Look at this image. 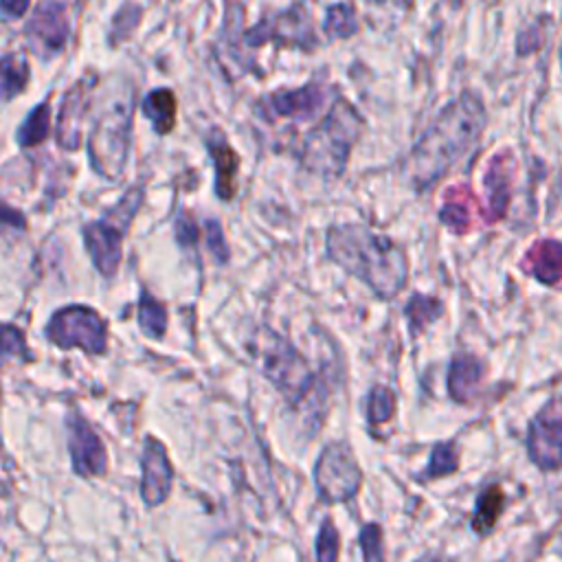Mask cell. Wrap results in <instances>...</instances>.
<instances>
[{
	"label": "cell",
	"instance_id": "cell-11",
	"mask_svg": "<svg viewBox=\"0 0 562 562\" xmlns=\"http://www.w3.org/2000/svg\"><path fill=\"white\" fill-rule=\"evenodd\" d=\"M24 35L31 48L48 59L64 50L70 37V20L68 4L64 2H37L33 7L31 18L24 24Z\"/></svg>",
	"mask_w": 562,
	"mask_h": 562
},
{
	"label": "cell",
	"instance_id": "cell-13",
	"mask_svg": "<svg viewBox=\"0 0 562 562\" xmlns=\"http://www.w3.org/2000/svg\"><path fill=\"white\" fill-rule=\"evenodd\" d=\"M94 86H97V75L86 72L66 90L57 112V125H55V138L61 149H77L81 145L83 119L90 108V97Z\"/></svg>",
	"mask_w": 562,
	"mask_h": 562
},
{
	"label": "cell",
	"instance_id": "cell-5",
	"mask_svg": "<svg viewBox=\"0 0 562 562\" xmlns=\"http://www.w3.org/2000/svg\"><path fill=\"white\" fill-rule=\"evenodd\" d=\"M261 373L281 391L292 406L316 402V378L310 362L283 336L261 329L255 342Z\"/></svg>",
	"mask_w": 562,
	"mask_h": 562
},
{
	"label": "cell",
	"instance_id": "cell-1",
	"mask_svg": "<svg viewBox=\"0 0 562 562\" xmlns=\"http://www.w3.org/2000/svg\"><path fill=\"white\" fill-rule=\"evenodd\" d=\"M485 127L483 101L463 90L424 130L404 160V176L417 191L432 187L479 140Z\"/></svg>",
	"mask_w": 562,
	"mask_h": 562
},
{
	"label": "cell",
	"instance_id": "cell-37",
	"mask_svg": "<svg viewBox=\"0 0 562 562\" xmlns=\"http://www.w3.org/2000/svg\"><path fill=\"white\" fill-rule=\"evenodd\" d=\"M415 562H443V558L437 555V553H428V555H424V558H417Z\"/></svg>",
	"mask_w": 562,
	"mask_h": 562
},
{
	"label": "cell",
	"instance_id": "cell-8",
	"mask_svg": "<svg viewBox=\"0 0 562 562\" xmlns=\"http://www.w3.org/2000/svg\"><path fill=\"white\" fill-rule=\"evenodd\" d=\"M46 338L59 349H83L103 353L108 349V325L97 310L88 305H66L46 323Z\"/></svg>",
	"mask_w": 562,
	"mask_h": 562
},
{
	"label": "cell",
	"instance_id": "cell-10",
	"mask_svg": "<svg viewBox=\"0 0 562 562\" xmlns=\"http://www.w3.org/2000/svg\"><path fill=\"white\" fill-rule=\"evenodd\" d=\"M527 452L540 470H562V397L549 400L529 422Z\"/></svg>",
	"mask_w": 562,
	"mask_h": 562
},
{
	"label": "cell",
	"instance_id": "cell-17",
	"mask_svg": "<svg viewBox=\"0 0 562 562\" xmlns=\"http://www.w3.org/2000/svg\"><path fill=\"white\" fill-rule=\"evenodd\" d=\"M520 268L536 281L562 288V241L540 239L525 252Z\"/></svg>",
	"mask_w": 562,
	"mask_h": 562
},
{
	"label": "cell",
	"instance_id": "cell-34",
	"mask_svg": "<svg viewBox=\"0 0 562 562\" xmlns=\"http://www.w3.org/2000/svg\"><path fill=\"white\" fill-rule=\"evenodd\" d=\"M2 353H4V358L22 356L24 360H33V356L29 353L24 334L13 325H4V329H2Z\"/></svg>",
	"mask_w": 562,
	"mask_h": 562
},
{
	"label": "cell",
	"instance_id": "cell-15",
	"mask_svg": "<svg viewBox=\"0 0 562 562\" xmlns=\"http://www.w3.org/2000/svg\"><path fill=\"white\" fill-rule=\"evenodd\" d=\"M327 99V90L312 81L294 90H274L266 94L259 105L268 119H307L321 110Z\"/></svg>",
	"mask_w": 562,
	"mask_h": 562
},
{
	"label": "cell",
	"instance_id": "cell-18",
	"mask_svg": "<svg viewBox=\"0 0 562 562\" xmlns=\"http://www.w3.org/2000/svg\"><path fill=\"white\" fill-rule=\"evenodd\" d=\"M509 173H512V154L498 151L485 171L483 184L487 191V211L485 222H496L505 215L509 204Z\"/></svg>",
	"mask_w": 562,
	"mask_h": 562
},
{
	"label": "cell",
	"instance_id": "cell-4",
	"mask_svg": "<svg viewBox=\"0 0 562 562\" xmlns=\"http://www.w3.org/2000/svg\"><path fill=\"white\" fill-rule=\"evenodd\" d=\"M362 125L358 110L338 97L327 114L303 136L299 151L303 167L325 178L340 176Z\"/></svg>",
	"mask_w": 562,
	"mask_h": 562
},
{
	"label": "cell",
	"instance_id": "cell-33",
	"mask_svg": "<svg viewBox=\"0 0 562 562\" xmlns=\"http://www.w3.org/2000/svg\"><path fill=\"white\" fill-rule=\"evenodd\" d=\"M173 228H176V239H178V244H180L184 250H193V255H195V244H198L200 231H198V224H195V220L191 217V213H189L187 209H182V211L178 213Z\"/></svg>",
	"mask_w": 562,
	"mask_h": 562
},
{
	"label": "cell",
	"instance_id": "cell-7",
	"mask_svg": "<svg viewBox=\"0 0 562 562\" xmlns=\"http://www.w3.org/2000/svg\"><path fill=\"white\" fill-rule=\"evenodd\" d=\"M314 483L325 505L351 501L362 485V470L347 441L327 443L314 465Z\"/></svg>",
	"mask_w": 562,
	"mask_h": 562
},
{
	"label": "cell",
	"instance_id": "cell-2",
	"mask_svg": "<svg viewBox=\"0 0 562 562\" xmlns=\"http://www.w3.org/2000/svg\"><path fill=\"white\" fill-rule=\"evenodd\" d=\"M327 252L375 296L395 299L408 279L406 250L389 235L362 224H338L327 231Z\"/></svg>",
	"mask_w": 562,
	"mask_h": 562
},
{
	"label": "cell",
	"instance_id": "cell-36",
	"mask_svg": "<svg viewBox=\"0 0 562 562\" xmlns=\"http://www.w3.org/2000/svg\"><path fill=\"white\" fill-rule=\"evenodd\" d=\"M29 2L26 0H22V2H11V0H4L2 2V15L7 18V20H11V18H20L24 11H29Z\"/></svg>",
	"mask_w": 562,
	"mask_h": 562
},
{
	"label": "cell",
	"instance_id": "cell-6",
	"mask_svg": "<svg viewBox=\"0 0 562 562\" xmlns=\"http://www.w3.org/2000/svg\"><path fill=\"white\" fill-rule=\"evenodd\" d=\"M140 202H143V189L132 187L114 206L108 209L105 217L94 220L83 226L86 250H88L94 268L108 279L114 277L119 270V263L123 257L121 244H123L127 226H130L132 217L136 215Z\"/></svg>",
	"mask_w": 562,
	"mask_h": 562
},
{
	"label": "cell",
	"instance_id": "cell-22",
	"mask_svg": "<svg viewBox=\"0 0 562 562\" xmlns=\"http://www.w3.org/2000/svg\"><path fill=\"white\" fill-rule=\"evenodd\" d=\"M503 507H505V492L501 485H487L479 496H476V505H474V514H472V531L479 533V536H487L501 514H503Z\"/></svg>",
	"mask_w": 562,
	"mask_h": 562
},
{
	"label": "cell",
	"instance_id": "cell-12",
	"mask_svg": "<svg viewBox=\"0 0 562 562\" xmlns=\"http://www.w3.org/2000/svg\"><path fill=\"white\" fill-rule=\"evenodd\" d=\"M66 430L72 472L81 479L103 476L108 472V450L94 428L79 413H68Z\"/></svg>",
	"mask_w": 562,
	"mask_h": 562
},
{
	"label": "cell",
	"instance_id": "cell-27",
	"mask_svg": "<svg viewBox=\"0 0 562 562\" xmlns=\"http://www.w3.org/2000/svg\"><path fill=\"white\" fill-rule=\"evenodd\" d=\"M323 31L329 37H351L358 31V13L349 2L329 4L323 20Z\"/></svg>",
	"mask_w": 562,
	"mask_h": 562
},
{
	"label": "cell",
	"instance_id": "cell-26",
	"mask_svg": "<svg viewBox=\"0 0 562 562\" xmlns=\"http://www.w3.org/2000/svg\"><path fill=\"white\" fill-rule=\"evenodd\" d=\"M138 327L149 338H160L167 329V310L149 292H143L138 299Z\"/></svg>",
	"mask_w": 562,
	"mask_h": 562
},
{
	"label": "cell",
	"instance_id": "cell-28",
	"mask_svg": "<svg viewBox=\"0 0 562 562\" xmlns=\"http://www.w3.org/2000/svg\"><path fill=\"white\" fill-rule=\"evenodd\" d=\"M459 468V454H457V448L452 441H443V443H437L430 452V459H428V465L426 470L422 472V481H432V479H441V476H448L452 472H457Z\"/></svg>",
	"mask_w": 562,
	"mask_h": 562
},
{
	"label": "cell",
	"instance_id": "cell-24",
	"mask_svg": "<svg viewBox=\"0 0 562 562\" xmlns=\"http://www.w3.org/2000/svg\"><path fill=\"white\" fill-rule=\"evenodd\" d=\"M48 134H50V105L48 101H42L26 114V119L15 132V138L22 147H33L46 140Z\"/></svg>",
	"mask_w": 562,
	"mask_h": 562
},
{
	"label": "cell",
	"instance_id": "cell-16",
	"mask_svg": "<svg viewBox=\"0 0 562 562\" xmlns=\"http://www.w3.org/2000/svg\"><path fill=\"white\" fill-rule=\"evenodd\" d=\"M204 145L213 160L215 171V193L220 200L228 202L237 195V176H239V154L228 143L226 134L220 127H211L204 136Z\"/></svg>",
	"mask_w": 562,
	"mask_h": 562
},
{
	"label": "cell",
	"instance_id": "cell-38",
	"mask_svg": "<svg viewBox=\"0 0 562 562\" xmlns=\"http://www.w3.org/2000/svg\"><path fill=\"white\" fill-rule=\"evenodd\" d=\"M560 64H562V44H560Z\"/></svg>",
	"mask_w": 562,
	"mask_h": 562
},
{
	"label": "cell",
	"instance_id": "cell-9",
	"mask_svg": "<svg viewBox=\"0 0 562 562\" xmlns=\"http://www.w3.org/2000/svg\"><path fill=\"white\" fill-rule=\"evenodd\" d=\"M241 40L250 48L268 42L303 50H312L316 46V33L305 4H290L274 15H261L257 24L241 33Z\"/></svg>",
	"mask_w": 562,
	"mask_h": 562
},
{
	"label": "cell",
	"instance_id": "cell-3",
	"mask_svg": "<svg viewBox=\"0 0 562 562\" xmlns=\"http://www.w3.org/2000/svg\"><path fill=\"white\" fill-rule=\"evenodd\" d=\"M132 114H134V88L127 79L114 77V86L108 88V97L99 105L92 130L88 134V158L92 169L116 182L125 167L132 145Z\"/></svg>",
	"mask_w": 562,
	"mask_h": 562
},
{
	"label": "cell",
	"instance_id": "cell-30",
	"mask_svg": "<svg viewBox=\"0 0 562 562\" xmlns=\"http://www.w3.org/2000/svg\"><path fill=\"white\" fill-rule=\"evenodd\" d=\"M316 562H338L340 553V533L334 520L327 516L323 518L318 533H316Z\"/></svg>",
	"mask_w": 562,
	"mask_h": 562
},
{
	"label": "cell",
	"instance_id": "cell-35",
	"mask_svg": "<svg viewBox=\"0 0 562 562\" xmlns=\"http://www.w3.org/2000/svg\"><path fill=\"white\" fill-rule=\"evenodd\" d=\"M204 231H206V248L211 250V255L220 263H226L228 261V246H226V239H224L220 222L217 220H206Z\"/></svg>",
	"mask_w": 562,
	"mask_h": 562
},
{
	"label": "cell",
	"instance_id": "cell-25",
	"mask_svg": "<svg viewBox=\"0 0 562 562\" xmlns=\"http://www.w3.org/2000/svg\"><path fill=\"white\" fill-rule=\"evenodd\" d=\"M441 312H443V303L439 299L426 296V294H413L408 299V303L404 305V316L408 321V329L413 336H417L432 321H437Z\"/></svg>",
	"mask_w": 562,
	"mask_h": 562
},
{
	"label": "cell",
	"instance_id": "cell-31",
	"mask_svg": "<svg viewBox=\"0 0 562 562\" xmlns=\"http://www.w3.org/2000/svg\"><path fill=\"white\" fill-rule=\"evenodd\" d=\"M140 15H143V7H140V4H134V2L123 4V7L114 13V18H112L110 44H119L121 40H127V37L134 33V29L138 26Z\"/></svg>",
	"mask_w": 562,
	"mask_h": 562
},
{
	"label": "cell",
	"instance_id": "cell-29",
	"mask_svg": "<svg viewBox=\"0 0 562 562\" xmlns=\"http://www.w3.org/2000/svg\"><path fill=\"white\" fill-rule=\"evenodd\" d=\"M395 413V393L389 386H373L369 393V402H367V419L373 426H380L384 422H389Z\"/></svg>",
	"mask_w": 562,
	"mask_h": 562
},
{
	"label": "cell",
	"instance_id": "cell-21",
	"mask_svg": "<svg viewBox=\"0 0 562 562\" xmlns=\"http://www.w3.org/2000/svg\"><path fill=\"white\" fill-rule=\"evenodd\" d=\"M474 198L468 184H459L446 191L443 206L439 209V220L454 233H465L472 226Z\"/></svg>",
	"mask_w": 562,
	"mask_h": 562
},
{
	"label": "cell",
	"instance_id": "cell-14",
	"mask_svg": "<svg viewBox=\"0 0 562 562\" xmlns=\"http://www.w3.org/2000/svg\"><path fill=\"white\" fill-rule=\"evenodd\" d=\"M140 498L147 507H158L162 505L173 485V468L167 457V450L160 439L147 435L143 443V454H140Z\"/></svg>",
	"mask_w": 562,
	"mask_h": 562
},
{
	"label": "cell",
	"instance_id": "cell-20",
	"mask_svg": "<svg viewBox=\"0 0 562 562\" xmlns=\"http://www.w3.org/2000/svg\"><path fill=\"white\" fill-rule=\"evenodd\" d=\"M140 110L145 119L151 121V127L158 134H169L173 130L176 116H178V101L171 88L149 90L140 101Z\"/></svg>",
	"mask_w": 562,
	"mask_h": 562
},
{
	"label": "cell",
	"instance_id": "cell-19",
	"mask_svg": "<svg viewBox=\"0 0 562 562\" xmlns=\"http://www.w3.org/2000/svg\"><path fill=\"white\" fill-rule=\"evenodd\" d=\"M483 380V362L472 353H457L448 371V393L454 402L465 404L474 397Z\"/></svg>",
	"mask_w": 562,
	"mask_h": 562
},
{
	"label": "cell",
	"instance_id": "cell-32",
	"mask_svg": "<svg viewBox=\"0 0 562 562\" xmlns=\"http://www.w3.org/2000/svg\"><path fill=\"white\" fill-rule=\"evenodd\" d=\"M358 544L362 551V562H384V533L378 522H367L360 527Z\"/></svg>",
	"mask_w": 562,
	"mask_h": 562
},
{
	"label": "cell",
	"instance_id": "cell-23",
	"mask_svg": "<svg viewBox=\"0 0 562 562\" xmlns=\"http://www.w3.org/2000/svg\"><path fill=\"white\" fill-rule=\"evenodd\" d=\"M29 83V61L22 53H2V101L9 103Z\"/></svg>",
	"mask_w": 562,
	"mask_h": 562
}]
</instances>
